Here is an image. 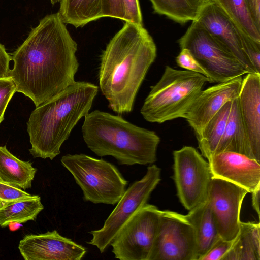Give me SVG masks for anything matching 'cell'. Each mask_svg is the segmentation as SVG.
<instances>
[{"label":"cell","mask_w":260,"mask_h":260,"mask_svg":"<svg viewBox=\"0 0 260 260\" xmlns=\"http://www.w3.org/2000/svg\"><path fill=\"white\" fill-rule=\"evenodd\" d=\"M77 44L58 12L47 15L13 53L9 76L16 92L38 107L73 84Z\"/></svg>","instance_id":"cell-1"},{"label":"cell","mask_w":260,"mask_h":260,"mask_svg":"<svg viewBox=\"0 0 260 260\" xmlns=\"http://www.w3.org/2000/svg\"><path fill=\"white\" fill-rule=\"evenodd\" d=\"M155 44L143 26L125 22L101 56L100 90L115 112H131L148 69L156 57Z\"/></svg>","instance_id":"cell-2"},{"label":"cell","mask_w":260,"mask_h":260,"mask_svg":"<svg viewBox=\"0 0 260 260\" xmlns=\"http://www.w3.org/2000/svg\"><path fill=\"white\" fill-rule=\"evenodd\" d=\"M98 87L89 82H75L32 112L27 123L34 158L53 160L73 128L90 110Z\"/></svg>","instance_id":"cell-3"},{"label":"cell","mask_w":260,"mask_h":260,"mask_svg":"<svg viewBox=\"0 0 260 260\" xmlns=\"http://www.w3.org/2000/svg\"><path fill=\"white\" fill-rule=\"evenodd\" d=\"M83 140L99 156H111L122 165H147L157 160L160 138L121 116L94 110L84 116Z\"/></svg>","instance_id":"cell-4"},{"label":"cell","mask_w":260,"mask_h":260,"mask_svg":"<svg viewBox=\"0 0 260 260\" xmlns=\"http://www.w3.org/2000/svg\"><path fill=\"white\" fill-rule=\"evenodd\" d=\"M209 79L192 71L176 70L169 66L145 99L140 110L149 122L162 123L183 116Z\"/></svg>","instance_id":"cell-5"},{"label":"cell","mask_w":260,"mask_h":260,"mask_svg":"<svg viewBox=\"0 0 260 260\" xmlns=\"http://www.w3.org/2000/svg\"><path fill=\"white\" fill-rule=\"evenodd\" d=\"M60 162L81 188L84 201L114 205L126 189L128 181L117 168L102 158L69 154L62 156Z\"/></svg>","instance_id":"cell-6"},{"label":"cell","mask_w":260,"mask_h":260,"mask_svg":"<svg viewBox=\"0 0 260 260\" xmlns=\"http://www.w3.org/2000/svg\"><path fill=\"white\" fill-rule=\"evenodd\" d=\"M207 71L211 83H221L244 76L248 70L207 31L192 22L178 40Z\"/></svg>","instance_id":"cell-7"},{"label":"cell","mask_w":260,"mask_h":260,"mask_svg":"<svg viewBox=\"0 0 260 260\" xmlns=\"http://www.w3.org/2000/svg\"><path fill=\"white\" fill-rule=\"evenodd\" d=\"M160 211L146 203L127 220L110 246L115 258L120 260H149L157 234Z\"/></svg>","instance_id":"cell-8"},{"label":"cell","mask_w":260,"mask_h":260,"mask_svg":"<svg viewBox=\"0 0 260 260\" xmlns=\"http://www.w3.org/2000/svg\"><path fill=\"white\" fill-rule=\"evenodd\" d=\"M161 169L156 165L149 166L145 175L126 189L114 209L100 229L89 232L92 239L87 243L104 253L127 220L143 205L160 181Z\"/></svg>","instance_id":"cell-9"},{"label":"cell","mask_w":260,"mask_h":260,"mask_svg":"<svg viewBox=\"0 0 260 260\" xmlns=\"http://www.w3.org/2000/svg\"><path fill=\"white\" fill-rule=\"evenodd\" d=\"M197 255L195 231L186 216L161 210L149 260H197Z\"/></svg>","instance_id":"cell-10"},{"label":"cell","mask_w":260,"mask_h":260,"mask_svg":"<svg viewBox=\"0 0 260 260\" xmlns=\"http://www.w3.org/2000/svg\"><path fill=\"white\" fill-rule=\"evenodd\" d=\"M173 179L178 198L190 210L205 201L212 178L208 162L192 146L173 151Z\"/></svg>","instance_id":"cell-11"},{"label":"cell","mask_w":260,"mask_h":260,"mask_svg":"<svg viewBox=\"0 0 260 260\" xmlns=\"http://www.w3.org/2000/svg\"><path fill=\"white\" fill-rule=\"evenodd\" d=\"M247 193L237 185L212 177L207 199L221 238L231 240L237 236L241 223V205Z\"/></svg>","instance_id":"cell-12"},{"label":"cell","mask_w":260,"mask_h":260,"mask_svg":"<svg viewBox=\"0 0 260 260\" xmlns=\"http://www.w3.org/2000/svg\"><path fill=\"white\" fill-rule=\"evenodd\" d=\"M212 35L250 73H258L251 63L243 48V36L234 22L215 0H205L192 21Z\"/></svg>","instance_id":"cell-13"},{"label":"cell","mask_w":260,"mask_h":260,"mask_svg":"<svg viewBox=\"0 0 260 260\" xmlns=\"http://www.w3.org/2000/svg\"><path fill=\"white\" fill-rule=\"evenodd\" d=\"M242 77L218 83L202 90L191 103L183 118L199 136L208 122L228 102L238 97Z\"/></svg>","instance_id":"cell-14"},{"label":"cell","mask_w":260,"mask_h":260,"mask_svg":"<svg viewBox=\"0 0 260 260\" xmlns=\"http://www.w3.org/2000/svg\"><path fill=\"white\" fill-rule=\"evenodd\" d=\"M18 249L25 260H81L87 249L57 230L26 235Z\"/></svg>","instance_id":"cell-15"},{"label":"cell","mask_w":260,"mask_h":260,"mask_svg":"<svg viewBox=\"0 0 260 260\" xmlns=\"http://www.w3.org/2000/svg\"><path fill=\"white\" fill-rule=\"evenodd\" d=\"M212 177L237 185L251 193L260 186V162L240 153L225 151L208 159Z\"/></svg>","instance_id":"cell-16"},{"label":"cell","mask_w":260,"mask_h":260,"mask_svg":"<svg viewBox=\"0 0 260 260\" xmlns=\"http://www.w3.org/2000/svg\"><path fill=\"white\" fill-rule=\"evenodd\" d=\"M238 98L252 153L260 162V74L249 73L244 75Z\"/></svg>","instance_id":"cell-17"},{"label":"cell","mask_w":260,"mask_h":260,"mask_svg":"<svg viewBox=\"0 0 260 260\" xmlns=\"http://www.w3.org/2000/svg\"><path fill=\"white\" fill-rule=\"evenodd\" d=\"M189 211L185 216L195 231L197 242V260H199L220 237L207 198Z\"/></svg>","instance_id":"cell-18"},{"label":"cell","mask_w":260,"mask_h":260,"mask_svg":"<svg viewBox=\"0 0 260 260\" xmlns=\"http://www.w3.org/2000/svg\"><path fill=\"white\" fill-rule=\"evenodd\" d=\"M225 151L255 159L242 120L238 98L232 101L225 129L216 153Z\"/></svg>","instance_id":"cell-19"},{"label":"cell","mask_w":260,"mask_h":260,"mask_svg":"<svg viewBox=\"0 0 260 260\" xmlns=\"http://www.w3.org/2000/svg\"><path fill=\"white\" fill-rule=\"evenodd\" d=\"M29 161H22L0 146V181L22 189L31 187L37 172Z\"/></svg>","instance_id":"cell-20"},{"label":"cell","mask_w":260,"mask_h":260,"mask_svg":"<svg viewBox=\"0 0 260 260\" xmlns=\"http://www.w3.org/2000/svg\"><path fill=\"white\" fill-rule=\"evenodd\" d=\"M222 260H260V224L241 221L239 232Z\"/></svg>","instance_id":"cell-21"},{"label":"cell","mask_w":260,"mask_h":260,"mask_svg":"<svg viewBox=\"0 0 260 260\" xmlns=\"http://www.w3.org/2000/svg\"><path fill=\"white\" fill-rule=\"evenodd\" d=\"M58 13L64 23L76 28L103 17L101 0H60Z\"/></svg>","instance_id":"cell-22"},{"label":"cell","mask_w":260,"mask_h":260,"mask_svg":"<svg viewBox=\"0 0 260 260\" xmlns=\"http://www.w3.org/2000/svg\"><path fill=\"white\" fill-rule=\"evenodd\" d=\"M232 103V101L226 103L197 137L202 155L207 160L217 152L225 129Z\"/></svg>","instance_id":"cell-23"},{"label":"cell","mask_w":260,"mask_h":260,"mask_svg":"<svg viewBox=\"0 0 260 260\" xmlns=\"http://www.w3.org/2000/svg\"><path fill=\"white\" fill-rule=\"evenodd\" d=\"M154 12L180 23L193 21L205 0H149Z\"/></svg>","instance_id":"cell-24"},{"label":"cell","mask_w":260,"mask_h":260,"mask_svg":"<svg viewBox=\"0 0 260 260\" xmlns=\"http://www.w3.org/2000/svg\"><path fill=\"white\" fill-rule=\"evenodd\" d=\"M43 209L44 206L39 196L0 207V226L5 228L13 223H22L35 220Z\"/></svg>","instance_id":"cell-25"},{"label":"cell","mask_w":260,"mask_h":260,"mask_svg":"<svg viewBox=\"0 0 260 260\" xmlns=\"http://www.w3.org/2000/svg\"><path fill=\"white\" fill-rule=\"evenodd\" d=\"M240 30L260 43V28L252 17L246 0H215Z\"/></svg>","instance_id":"cell-26"},{"label":"cell","mask_w":260,"mask_h":260,"mask_svg":"<svg viewBox=\"0 0 260 260\" xmlns=\"http://www.w3.org/2000/svg\"><path fill=\"white\" fill-rule=\"evenodd\" d=\"M37 196L30 194L22 189L0 181V207L19 201L34 198Z\"/></svg>","instance_id":"cell-27"},{"label":"cell","mask_w":260,"mask_h":260,"mask_svg":"<svg viewBox=\"0 0 260 260\" xmlns=\"http://www.w3.org/2000/svg\"><path fill=\"white\" fill-rule=\"evenodd\" d=\"M176 61L179 67L188 71L201 74L209 78V75L207 71L195 59L188 49H181L180 52L176 57Z\"/></svg>","instance_id":"cell-28"},{"label":"cell","mask_w":260,"mask_h":260,"mask_svg":"<svg viewBox=\"0 0 260 260\" xmlns=\"http://www.w3.org/2000/svg\"><path fill=\"white\" fill-rule=\"evenodd\" d=\"M234 239L228 240L219 238L199 260H222L232 247Z\"/></svg>","instance_id":"cell-29"},{"label":"cell","mask_w":260,"mask_h":260,"mask_svg":"<svg viewBox=\"0 0 260 260\" xmlns=\"http://www.w3.org/2000/svg\"><path fill=\"white\" fill-rule=\"evenodd\" d=\"M15 84L10 78L0 79V123L9 102L16 92Z\"/></svg>","instance_id":"cell-30"},{"label":"cell","mask_w":260,"mask_h":260,"mask_svg":"<svg viewBox=\"0 0 260 260\" xmlns=\"http://www.w3.org/2000/svg\"><path fill=\"white\" fill-rule=\"evenodd\" d=\"M242 42L245 53L254 69L260 73V43L244 34Z\"/></svg>","instance_id":"cell-31"},{"label":"cell","mask_w":260,"mask_h":260,"mask_svg":"<svg viewBox=\"0 0 260 260\" xmlns=\"http://www.w3.org/2000/svg\"><path fill=\"white\" fill-rule=\"evenodd\" d=\"M103 17L118 18L125 21L123 0H101Z\"/></svg>","instance_id":"cell-32"},{"label":"cell","mask_w":260,"mask_h":260,"mask_svg":"<svg viewBox=\"0 0 260 260\" xmlns=\"http://www.w3.org/2000/svg\"><path fill=\"white\" fill-rule=\"evenodd\" d=\"M125 21L143 26L139 0H123Z\"/></svg>","instance_id":"cell-33"},{"label":"cell","mask_w":260,"mask_h":260,"mask_svg":"<svg viewBox=\"0 0 260 260\" xmlns=\"http://www.w3.org/2000/svg\"><path fill=\"white\" fill-rule=\"evenodd\" d=\"M11 59L4 46L0 43V79L10 78L9 62Z\"/></svg>","instance_id":"cell-34"},{"label":"cell","mask_w":260,"mask_h":260,"mask_svg":"<svg viewBox=\"0 0 260 260\" xmlns=\"http://www.w3.org/2000/svg\"><path fill=\"white\" fill-rule=\"evenodd\" d=\"M257 26L260 28V0H246Z\"/></svg>","instance_id":"cell-35"},{"label":"cell","mask_w":260,"mask_h":260,"mask_svg":"<svg viewBox=\"0 0 260 260\" xmlns=\"http://www.w3.org/2000/svg\"><path fill=\"white\" fill-rule=\"evenodd\" d=\"M252 193V205L257 213L258 216L259 217V196H260V186L254 190Z\"/></svg>","instance_id":"cell-36"},{"label":"cell","mask_w":260,"mask_h":260,"mask_svg":"<svg viewBox=\"0 0 260 260\" xmlns=\"http://www.w3.org/2000/svg\"><path fill=\"white\" fill-rule=\"evenodd\" d=\"M60 1V0H50V2L52 5H54Z\"/></svg>","instance_id":"cell-37"}]
</instances>
